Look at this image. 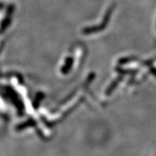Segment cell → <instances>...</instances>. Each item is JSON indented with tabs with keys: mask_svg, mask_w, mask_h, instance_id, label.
<instances>
[{
	"mask_svg": "<svg viewBox=\"0 0 156 156\" xmlns=\"http://www.w3.org/2000/svg\"><path fill=\"white\" fill-rule=\"evenodd\" d=\"M151 73H153V75H154V76H156V69L155 68H151Z\"/></svg>",
	"mask_w": 156,
	"mask_h": 156,
	"instance_id": "6da1fadb",
	"label": "cell"
}]
</instances>
